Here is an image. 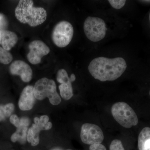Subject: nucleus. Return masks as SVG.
<instances>
[{
    "mask_svg": "<svg viewBox=\"0 0 150 150\" xmlns=\"http://www.w3.org/2000/svg\"><path fill=\"white\" fill-rule=\"evenodd\" d=\"M126 68V61L121 57H98L93 59L88 67L92 76L102 82L115 80L123 74Z\"/></svg>",
    "mask_w": 150,
    "mask_h": 150,
    "instance_id": "1",
    "label": "nucleus"
},
{
    "mask_svg": "<svg viewBox=\"0 0 150 150\" xmlns=\"http://www.w3.org/2000/svg\"><path fill=\"white\" fill-rule=\"evenodd\" d=\"M17 19L23 23H27L35 27L43 23L47 18L46 10L43 8L35 7L31 0H21L15 11Z\"/></svg>",
    "mask_w": 150,
    "mask_h": 150,
    "instance_id": "2",
    "label": "nucleus"
},
{
    "mask_svg": "<svg viewBox=\"0 0 150 150\" xmlns=\"http://www.w3.org/2000/svg\"><path fill=\"white\" fill-rule=\"evenodd\" d=\"M33 93L36 99L43 100L47 97L53 105H58L62 101L56 91L55 81L48 78H42L36 82L33 87Z\"/></svg>",
    "mask_w": 150,
    "mask_h": 150,
    "instance_id": "3",
    "label": "nucleus"
},
{
    "mask_svg": "<svg viewBox=\"0 0 150 150\" xmlns=\"http://www.w3.org/2000/svg\"><path fill=\"white\" fill-rule=\"evenodd\" d=\"M112 116L124 128H131L138 124V118L133 108L125 102L116 103L111 108Z\"/></svg>",
    "mask_w": 150,
    "mask_h": 150,
    "instance_id": "4",
    "label": "nucleus"
},
{
    "mask_svg": "<svg viewBox=\"0 0 150 150\" xmlns=\"http://www.w3.org/2000/svg\"><path fill=\"white\" fill-rule=\"evenodd\" d=\"M83 29L89 40L96 42L104 38L107 29L105 22L102 19L89 16L84 23Z\"/></svg>",
    "mask_w": 150,
    "mask_h": 150,
    "instance_id": "5",
    "label": "nucleus"
},
{
    "mask_svg": "<svg viewBox=\"0 0 150 150\" xmlns=\"http://www.w3.org/2000/svg\"><path fill=\"white\" fill-rule=\"evenodd\" d=\"M74 30L69 22H59L55 25L52 33V40L55 45L60 48L68 46L72 39Z\"/></svg>",
    "mask_w": 150,
    "mask_h": 150,
    "instance_id": "6",
    "label": "nucleus"
},
{
    "mask_svg": "<svg viewBox=\"0 0 150 150\" xmlns=\"http://www.w3.org/2000/svg\"><path fill=\"white\" fill-rule=\"evenodd\" d=\"M80 137L82 142L86 144H101L104 135L101 129L95 124L86 123L81 128Z\"/></svg>",
    "mask_w": 150,
    "mask_h": 150,
    "instance_id": "7",
    "label": "nucleus"
},
{
    "mask_svg": "<svg viewBox=\"0 0 150 150\" xmlns=\"http://www.w3.org/2000/svg\"><path fill=\"white\" fill-rule=\"evenodd\" d=\"M49 120V117L46 115H42L40 118H34V124L28 129L27 136L28 142L32 146H36L39 144V134L40 131L50 130L52 128V123L48 121Z\"/></svg>",
    "mask_w": 150,
    "mask_h": 150,
    "instance_id": "8",
    "label": "nucleus"
},
{
    "mask_svg": "<svg viewBox=\"0 0 150 150\" xmlns=\"http://www.w3.org/2000/svg\"><path fill=\"white\" fill-rule=\"evenodd\" d=\"M29 52L27 58L28 62L33 65L38 64L43 56L49 54L50 49L44 42L40 40H35L28 45Z\"/></svg>",
    "mask_w": 150,
    "mask_h": 150,
    "instance_id": "9",
    "label": "nucleus"
},
{
    "mask_svg": "<svg viewBox=\"0 0 150 150\" xmlns=\"http://www.w3.org/2000/svg\"><path fill=\"white\" fill-rule=\"evenodd\" d=\"M56 79L61 83L59 86L60 95L63 99L69 100L73 96V89L71 81L69 77L67 71L64 69L59 70L57 73Z\"/></svg>",
    "mask_w": 150,
    "mask_h": 150,
    "instance_id": "10",
    "label": "nucleus"
},
{
    "mask_svg": "<svg viewBox=\"0 0 150 150\" xmlns=\"http://www.w3.org/2000/svg\"><path fill=\"white\" fill-rule=\"evenodd\" d=\"M11 74L20 76L24 82H29L32 79L33 71L28 64L21 60H16L12 63L9 67Z\"/></svg>",
    "mask_w": 150,
    "mask_h": 150,
    "instance_id": "11",
    "label": "nucleus"
},
{
    "mask_svg": "<svg viewBox=\"0 0 150 150\" xmlns=\"http://www.w3.org/2000/svg\"><path fill=\"white\" fill-rule=\"evenodd\" d=\"M35 99L33 87L27 86L23 89L21 94L18 101L19 108L23 111L31 110L34 105Z\"/></svg>",
    "mask_w": 150,
    "mask_h": 150,
    "instance_id": "12",
    "label": "nucleus"
},
{
    "mask_svg": "<svg viewBox=\"0 0 150 150\" xmlns=\"http://www.w3.org/2000/svg\"><path fill=\"white\" fill-rule=\"evenodd\" d=\"M18 40L17 35L13 31L0 30V45L5 50L9 51L16 45Z\"/></svg>",
    "mask_w": 150,
    "mask_h": 150,
    "instance_id": "13",
    "label": "nucleus"
},
{
    "mask_svg": "<svg viewBox=\"0 0 150 150\" xmlns=\"http://www.w3.org/2000/svg\"><path fill=\"white\" fill-rule=\"evenodd\" d=\"M139 150H150V128L145 127L140 132L138 138Z\"/></svg>",
    "mask_w": 150,
    "mask_h": 150,
    "instance_id": "14",
    "label": "nucleus"
},
{
    "mask_svg": "<svg viewBox=\"0 0 150 150\" xmlns=\"http://www.w3.org/2000/svg\"><path fill=\"white\" fill-rule=\"evenodd\" d=\"M28 126L20 125L16 131L12 135L11 140L13 142H18L21 144H24L27 139Z\"/></svg>",
    "mask_w": 150,
    "mask_h": 150,
    "instance_id": "15",
    "label": "nucleus"
},
{
    "mask_svg": "<svg viewBox=\"0 0 150 150\" xmlns=\"http://www.w3.org/2000/svg\"><path fill=\"white\" fill-rule=\"evenodd\" d=\"M14 108V105L12 103H8L4 105H0V121L11 116Z\"/></svg>",
    "mask_w": 150,
    "mask_h": 150,
    "instance_id": "16",
    "label": "nucleus"
},
{
    "mask_svg": "<svg viewBox=\"0 0 150 150\" xmlns=\"http://www.w3.org/2000/svg\"><path fill=\"white\" fill-rule=\"evenodd\" d=\"M13 58L10 52L0 46V63L5 65L8 64L12 62Z\"/></svg>",
    "mask_w": 150,
    "mask_h": 150,
    "instance_id": "17",
    "label": "nucleus"
},
{
    "mask_svg": "<svg viewBox=\"0 0 150 150\" xmlns=\"http://www.w3.org/2000/svg\"><path fill=\"white\" fill-rule=\"evenodd\" d=\"M110 5L115 9H119L123 8L126 3L125 0H109Z\"/></svg>",
    "mask_w": 150,
    "mask_h": 150,
    "instance_id": "18",
    "label": "nucleus"
},
{
    "mask_svg": "<svg viewBox=\"0 0 150 150\" xmlns=\"http://www.w3.org/2000/svg\"><path fill=\"white\" fill-rule=\"evenodd\" d=\"M110 150H125L123 148L122 142L120 140H113L110 144Z\"/></svg>",
    "mask_w": 150,
    "mask_h": 150,
    "instance_id": "19",
    "label": "nucleus"
},
{
    "mask_svg": "<svg viewBox=\"0 0 150 150\" xmlns=\"http://www.w3.org/2000/svg\"><path fill=\"white\" fill-rule=\"evenodd\" d=\"M8 24L7 20L5 16L3 14L0 13V30H6Z\"/></svg>",
    "mask_w": 150,
    "mask_h": 150,
    "instance_id": "20",
    "label": "nucleus"
},
{
    "mask_svg": "<svg viewBox=\"0 0 150 150\" xmlns=\"http://www.w3.org/2000/svg\"><path fill=\"white\" fill-rule=\"evenodd\" d=\"M10 121L14 126L18 128L20 125V118L18 117L17 115L13 114L10 117Z\"/></svg>",
    "mask_w": 150,
    "mask_h": 150,
    "instance_id": "21",
    "label": "nucleus"
},
{
    "mask_svg": "<svg viewBox=\"0 0 150 150\" xmlns=\"http://www.w3.org/2000/svg\"><path fill=\"white\" fill-rule=\"evenodd\" d=\"M90 150H106L104 146L101 144H94L91 145L89 147Z\"/></svg>",
    "mask_w": 150,
    "mask_h": 150,
    "instance_id": "22",
    "label": "nucleus"
},
{
    "mask_svg": "<svg viewBox=\"0 0 150 150\" xmlns=\"http://www.w3.org/2000/svg\"><path fill=\"white\" fill-rule=\"evenodd\" d=\"M70 78L72 82H73L74 81L76 80V76H75L74 74H72L71 75V77H70Z\"/></svg>",
    "mask_w": 150,
    "mask_h": 150,
    "instance_id": "23",
    "label": "nucleus"
},
{
    "mask_svg": "<svg viewBox=\"0 0 150 150\" xmlns=\"http://www.w3.org/2000/svg\"><path fill=\"white\" fill-rule=\"evenodd\" d=\"M149 20L150 22V14H149Z\"/></svg>",
    "mask_w": 150,
    "mask_h": 150,
    "instance_id": "24",
    "label": "nucleus"
},
{
    "mask_svg": "<svg viewBox=\"0 0 150 150\" xmlns=\"http://www.w3.org/2000/svg\"><path fill=\"white\" fill-rule=\"evenodd\" d=\"M149 95H150V91H149Z\"/></svg>",
    "mask_w": 150,
    "mask_h": 150,
    "instance_id": "25",
    "label": "nucleus"
},
{
    "mask_svg": "<svg viewBox=\"0 0 150 150\" xmlns=\"http://www.w3.org/2000/svg\"></svg>",
    "mask_w": 150,
    "mask_h": 150,
    "instance_id": "26",
    "label": "nucleus"
},
{
    "mask_svg": "<svg viewBox=\"0 0 150 150\" xmlns=\"http://www.w3.org/2000/svg\"></svg>",
    "mask_w": 150,
    "mask_h": 150,
    "instance_id": "27",
    "label": "nucleus"
}]
</instances>
